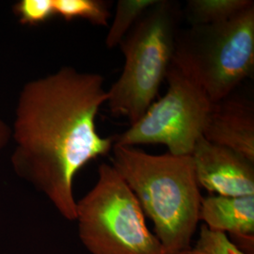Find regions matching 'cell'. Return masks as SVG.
<instances>
[{"label":"cell","mask_w":254,"mask_h":254,"mask_svg":"<svg viewBox=\"0 0 254 254\" xmlns=\"http://www.w3.org/2000/svg\"><path fill=\"white\" fill-rule=\"evenodd\" d=\"M172 65L212 103L233 94L254 72V5L225 22L180 30Z\"/></svg>","instance_id":"cell-4"},{"label":"cell","mask_w":254,"mask_h":254,"mask_svg":"<svg viewBox=\"0 0 254 254\" xmlns=\"http://www.w3.org/2000/svg\"><path fill=\"white\" fill-rule=\"evenodd\" d=\"M155 2L156 0H119L115 16L106 38L107 47L110 49L119 46L138 19Z\"/></svg>","instance_id":"cell-12"},{"label":"cell","mask_w":254,"mask_h":254,"mask_svg":"<svg viewBox=\"0 0 254 254\" xmlns=\"http://www.w3.org/2000/svg\"><path fill=\"white\" fill-rule=\"evenodd\" d=\"M13 13L24 26H37L55 15L53 0H20L12 7Z\"/></svg>","instance_id":"cell-14"},{"label":"cell","mask_w":254,"mask_h":254,"mask_svg":"<svg viewBox=\"0 0 254 254\" xmlns=\"http://www.w3.org/2000/svg\"><path fill=\"white\" fill-rule=\"evenodd\" d=\"M112 167L136 196L166 254L189 249L200 221V186L191 155L147 154L113 144Z\"/></svg>","instance_id":"cell-2"},{"label":"cell","mask_w":254,"mask_h":254,"mask_svg":"<svg viewBox=\"0 0 254 254\" xmlns=\"http://www.w3.org/2000/svg\"><path fill=\"white\" fill-rule=\"evenodd\" d=\"M104 82L99 73L64 66L27 82L19 93L10 127L12 169L67 220L75 219L76 173L114 144L96 129V116L108 101Z\"/></svg>","instance_id":"cell-1"},{"label":"cell","mask_w":254,"mask_h":254,"mask_svg":"<svg viewBox=\"0 0 254 254\" xmlns=\"http://www.w3.org/2000/svg\"><path fill=\"white\" fill-rule=\"evenodd\" d=\"M191 156L198 184L206 190L225 197L254 195V163L241 154L200 136Z\"/></svg>","instance_id":"cell-7"},{"label":"cell","mask_w":254,"mask_h":254,"mask_svg":"<svg viewBox=\"0 0 254 254\" xmlns=\"http://www.w3.org/2000/svg\"><path fill=\"white\" fill-rule=\"evenodd\" d=\"M183 10L173 0H156L138 19L120 47L126 63L108 91L110 112L135 124L153 104L173 61Z\"/></svg>","instance_id":"cell-3"},{"label":"cell","mask_w":254,"mask_h":254,"mask_svg":"<svg viewBox=\"0 0 254 254\" xmlns=\"http://www.w3.org/2000/svg\"><path fill=\"white\" fill-rule=\"evenodd\" d=\"M177 254H246L224 233L212 231L204 224L194 246Z\"/></svg>","instance_id":"cell-13"},{"label":"cell","mask_w":254,"mask_h":254,"mask_svg":"<svg viewBox=\"0 0 254 254\" xmlns=\"http://www.w3.org/2000/svg\"><path fill=\"white\" fill-rule=\"evenodd\" d=\"M202 136L229 148L254 163V109L253 103L233 96L212 104Z\"/></svg>","instance_id":"cell-8"},{"label":"cell","mask_w":254,"mask_h":254,"mask_svg":"<svg viewBox=\"0 0 254 254\" xmlns=\"http://www.w3.org/2000/svg\"><path fill=\"white\" fill-rule=\"evenodd\" d=\"M55 15L65 21L83 19L92 25L106 27L111 16L110 2L103 0H53Z\"/></svg>","instance_id":"cell-11"},{"label":"cell","mask_w":254,"mask_h":254,"mask_svg":"<svg viewBox=\"0 0 254 254\" xmlns=\"http://www.w3.org/2000/svg\"><path fill=\"white\" fill-rule=\"evenodd\" d=\"M11 134H10V127L0 117V159L5 149L8 147L9 142L11 141Z\"/></svg>","instance_id":"cell-15"},{"label":"cell","mask_w":254,"mask_h":254,"mask_svg":"<svg viewBox=\"0 0 254 254\" xmlns=\"http://www.w3.org/2000/svg\"><path fill=\"white\" fill-rule=\"evenodd\" d=\"M169 89L153 103L143 116L123 134L114 144H164L173 155H191L202 136L212 102L200 87L171 64L166 75Z\"/></svg>","instance_id":"cell-6"},{"label":"cell","mask_w":254,"mask_h":254,"mask_svg":"<svg viewBox=\"0 0 254 254\" xmlns=\"http://www.w3.org/2000/svg\"><path fill=\"white\" fill-rule=\"evenodd\" d=\"M199 218L210 230L234 237L246 254L254 253V195L202 197Z\"/></svg>","instance_id":"cell-9"},{"label":"cell","mask_w":254,"mask_h":254,"mask_svg":"<svg viewBox=\"0 0 254 254\" xmlns=\"http://www.w3.org/2000/svg\"><path fill=\"white\" fill-rule=\"evenodd\" d=\"M74 220L91 254H167L147 226L136 196L112 165L99 166L96 184L76 200Z\"/></svg>","instance_id":"cell-5"},{"label":"cell","mask_w":254,"mask_h":254,"mask_svg":"<svg viewBox=\"0 0 254 254\" xmlns=\"http://www.w3.org/2000/svg\"><path fill=\"white\" fill-rule=\"evenodd\" d=\"M253 5V0H190L183 15L190 26L218 24Z\"/></svg>","instance_id":"cell-10"}]
</instances>
